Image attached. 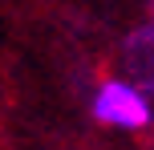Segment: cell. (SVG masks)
I'll return each mask as SVG.
<instances>
[{
  "mask_svg": "<svg viewBox=\"0 0 154 150\" xmlns=\"http://www.w3.org/2000/svg\"><path fill=\"white\" fill-rule=\"evenodd\" d=\"M93 118L101 126H114V130H146L154 110H150V97L142 93L134 81L122 77H109L93 89V102H89Z\"/></svg>",
  "mask_w": 154,
  "mask_h": 150,
  "instance_id": "obj_1",
  "label": "cell"
}]
</instances>
